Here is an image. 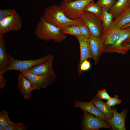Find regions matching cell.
<instances>
[{"instance_id":"cell-17","label":"cell","mask_w":130,"mask_h":130,"mask_svg":"<svg viewBox=\"0 0 130 130\" xmlns=\"http://www.w3.org/2000/svg\"><path fill=\"white\" fill-rule=\"evenodd\" d=\"M74 107L81 109L95 115L97 117L105 121L106 117L105 115L99 111L93 104L90 102H85L79 100H76L74 104Z\"/></svg>"},{"instance_id":"cell-29","label":"cell","mask_w":130,"mask_h":130,"mask_svg":"<svg viewBox=\"0 0 130 130\" xmlns=\"http://www.w3.org/2000/svg\"><path fill=\"white\" fill-rule=\"evenodd\" d=\"M16 12L13 9H0V20L13 15Z\"/></svg>"},{"instance_id":"cell-3","label":"cell","mask_w":130,"mask_h":130,"mask_svg":"<svg viewBox=\"0 0 130 130\" xmlns=\"http://www.w3.org/2000/svg\"><path fill=\"white\" fill-rule=\"evenodd\" d=\"M95 0H75L70 2L63 1L59 6L66 16L71 20L80 18L85 7Z\"/></svg>"},{"instance_id":"cell-14","label":"cell","mask_w":130,"mask_h":130,"mask_svg":"<svg viewBox=\"0 0 130 130\" xmlns=\"http://www.w3.org/2000/svg\"><path fill=\"white\" fill-rule=\"evenodd\" d=\"M127 30L124 29H113L108 30L100 37L104 46L113 45L119 39L121 35Z\"/></svg>"},{"instance_id":"cell-32","label":"cell","mask_w":130,"mask_h":130,"mask_svg":"<svg viewBox=\"0 0 130 130\" xmlns=\"http://www.w3.org/2000/svg\"><path fill=\"white\" fill-rule=\"evenodd\" d=\"M2 72H0V89H2L5 87L6 81L3 76Z\"/></svg>"},{"instance_id":"cell-5","label":"cell","mask_w":130,"mask_h":130,"mask_svg":"<svg viewBox=\"0 0 130 130\" xmlns=\"http://www.w3.org/2000/svg\"><path fill=\"white\" fill-rule=\"evenodd\" d=\"M80 18L89 30L91 35L97 37L101 36L103 27L99 17L90 12H84Z\"/></svg>"},{"instance_id":"cell-37","label":"cell","mask_w":130,"mask_h":130,"mask_svg":"<svg viewBox=\"0 0 130 130\" xmlns=\"http://www.w3.org/2000/svg\"><path fill=\"white\" fill-rule=\"evenodd\" d=\"M128 31L130 32V27H129L126 28Z\"/></svg>"},{"instance_id":"cell-1","label":"cell","mask_w":130,"mask_h":130,"mask_svg":"<svg viewBox=\"0 0 130 130\" xmlns=\"http://www.w3.org/2000/svg\"><path fill=\"white\" fill-rule=\"evenodd\" d=\"M37 38L45 41L53 40L56 42L65 41L67 37L58 28L47 22L41 15L35 30Z\"/></svg>"},{"instance_id":"cell-8","label":"cell","mask_w":130,"mask_h":130,"mask_svg":"<svg viewBox=\"0 0 130 130\" xmlns=\"http://www.w3.org/2000/svg\"><path fill=\"white\" fill-rule=\"evenodd\" d=\"M23 74L31 82L35 90H39L52 84L54 82L55 76H39L28 71Z\"/></svg>"},{"instance_id":"cell-19","label":"cell","mask_w":130,"mask_h":130,"mask_svg":"<svg viewBox=\"0 0 130 130\" xmlns=\"http://www.w3.org/2000/svg\"><path fill=\"white\" fill-rule=\"evenodd\" d=\"M97 109L103 113L107 118L112 117L113 116L111 108L106 102H104L96 96L93 98L91 100Z\"/></svg>"},{"instance_id":"cell-24","label":"cell","mask_w":130,"mask_h":130,"mask_svg":"<svg viewBox=\"0 0 130 130\" xmlns=\"http://www.w3.org/2000/svg\"><path fill=\"white\" fill-rule=\"evenodd\" d=\"M13 122L10 120L8 114L5 110L0 112V125L4 129L11 124Z\"/></svg>"},{"instance_id":"cell-25","label":"cell","mask_w":130,"mask_h":130,"mask_svg":"<svg viewBox=\"0 0 130 130\" xmlns=\"http://www.w3.org/2000/svg\"><path fill=\"white\" fill-rule=\"evenodd\" d=\"M115 1V0H100L96 3L101 8H106L109 10Z\"/></svg>"},{"instance_id":"cell-21","label":"cell","mask_w":130,"mask_h":130,"mask_svg":"<svg viewBox=\"0 0 130 130\" xmlns=\"http://www.w3.org/2000/svg\"><path fill=\"white\" fill-rule=\"evenodd\" d=\"M102 9V12L99 18L103 26V34L107 31L110 27L113 21L114 17L112 14L108 12V9L105 8Z\"/></svg>"},{"instance_id":"cell-18","label":"cell","mask_w":130,"mask_h":130,"mask_svg":"<svg viewBox=\"0 0 130 130\" xmlns=\"http://www.w3.org/2000/svg\"><path fill=\"white\" fill-rule=\"evenodd\" d=\"M130 23V6L113 20L108 30L113 29H120L123 26Z\"/></svg>"},{"instance_id":"cell-22","label":"cell","mask_w":130,"mask_h":130,"mask_svg":"<svg viewBox=\"0 0 130 130\" xmlns=\"http://www.w3.org/2000/svg\"><path fill=\"white\" fill-rule=\"evenodd\" d=\"M84 11L91 13L99 17L102 12V9L93 1L85 7Z\"/></svg>"},{"instance_id":"cell-34","label":"cell","mask_w":130,"mask_h":130,"mask_svg":"<svg viewBox=\"0 0 130 130\" xmlns=\"http://www.w3.org/2000/svg\"><path fill=\"white\" fill-rule=\"evenodd\" d=\"M127 46V47H128L130 49V43L127 44H125V45H124V46Z\"/></svg>"},{"instance_id":"cell-2","label":"cell","mask_w":130,"mask_h":130,"mask_svg":"<svg viewBox=\"0 0 130 130\" xmlns=\"http://www.w3.org/2000/svg\"><path fill=\"white\" fill-rule=\"evenodd\" d=\"M43 16L47 22L58 28L62 32L67 26L77 25L82 22L80 18L75 20L69 19L61 9L59 6L56 5L46 7Z\"/></svg>"},{"instance_id":"cell-28","label":"cell","mask_w":130,"mask_h":130,"mask_svg":"<svg viewBox=\"0 0 130 130\" xmlns=\"http://www.w3.org/2000/svg\"><path fill=\"white\" fill-rule=\"evenodd\" d=\"M91 67L90 62L87 60L84 61L80 65L79 68L78 69L79 76H81L83 71H87L90 69Z\"/></svg>"},{"instance_id":"cell-16","label":"cell","mask_w":130,"mask_h":130,"mask_svg":"<svg viewBox=\"0 0 130 130\" xmlns=\"http://www.w3.org/2000/svg\"><path fill=\"white\" fill-rule=\"evenodd\" d=\"M79 42L80 47V57L78 69L81 64L88 58L91 57L89 38L81 35L76 37Z\"/></svg>"},{"instance_id":"cell-6","label":"cell","mask_w":130,"mask_h":130,"mask_svg":"<svg viewBox=\"0 0 130 130\" xmlns=\"http://www.w3.org/2000/svg\"><path fill=\"white\" fill-rule=\"evenodd\" d=\"M83 116L81 123L82 130H98L101 128H111L105 120L92 116L89 112L82 110Z\"/></svg>"},{"instance_id":"cell-40","label":"cell","mask_w":130,"mask_h":130,"mask_svg":"<svg viewBox=\"0 0 130 130\" xmlns=\"http://www.w3.org/2000/svg\"></svg>"},{"instance_id":"cell-7","label":"cell","mask_w":130,"mask_h":130,"mask_svg":"<svg viewBox=\"0 0 130 130\" xmlns=\"http://www.w3.org/2000/svg\"><path fill=\"white\" fill-rule=\"evenodd\" d=\"M22 26L20 17L16 12L14 14L0 20V34L20 30Z\"/></svg>"},{"instance_id":"cell-9","label":"cell","mask_w":130,"mask_h":130,"mask_svg":"<svg viewBox=\"0 0 130 130\" xmlns=\"http://www.w3.org/2000/svg\"><path fill=\"white\" fill-rule=\"evenodd\" d=\"M111 108L113 116L110 118H106L105 121L113 130H126L125 123L127 110L124 109L120 113H119L115 107Z\"/></svg>"},{"instance_id":"cell-4","label":"cell","mask_w":130,"mask_h":130,"mask_svg":"<svg viewBox=\"0 0 130 130\" xmlns=\"http://www.w3.org/2000/svg\"><path fill=\"white\" fill-rule=\"evenodd\" d=\"M9 56L12 62L8 71L15 70L19 71L21 73L28 71L31 68L38 64L46 62L54 58L52 54H49L36 59L21 60L16 59L9 54Z\"/></svg>"},{"instance_id":"cell-26","label":"cell","mask_w":130,"mask_h":130,"mask_svg":"<svg viewBox=\"0 0 130 130\" xmlns=\"http://www.w3.org/2000/svg\"><path fill=\"white\" fill-rule=\"evenodd\" d=\"M26 127L25 126L23 122L18 123H12L9 126L4 129V130H26Z\"/></svg>"},{"instance_id":"cell-36","label":"cell","mask_w":130,"mask_h":130,"mask_svg":"<svg viewBox=\"0 0 130 130\" xmlns=\"http://www.w3.org/2000/svg\"><path fill=\"white\" fill-rule=\"evenodd\" d=\"M74 0H63V1L66 2H70Z\"/></svg>"},{"instance_id":"cell-12","label":"cell","mask_w":130,"mask_h":130,"mask_svg":"<svg viewBox=\"0 0 130 130\" xmlns=\"http://www.w3.org/2000/svg\"><path fill=\"white\" fill-rule=\"evenodd\" d=\"M130 37V32L127 30L126 32L121 35L115 43L113 45L106 46L104 52L109 53L116 52L122 54L126 53L130 49L125 45L122 46L121 45L124 41Z\"/></svg>"},{"instance_id":"cell-31","label":"cell","mask_w":130,"mask_h":130,"mask_svg":"<svg viewBox=\"0 0 130 130\" xmlns=\"http://www.w3.org/2000/svg\"><path fill=\"white\" fill-rule=\"evenodd\" d=\"M96 96L100 99L107 100L111 97L108 93L106 89H105L98 90Z\"/></svg>"},{"instance_id":"cell-15","label":"cell","mask_w":130,"mask_h":130,"mask_svg":"<svg viewBox=\"0 0 130 130\" xmlns=\"http://www.w3.org/2000/svg\"><path fill=\"white\" fill-rule=\"evenodd\" d=\"M18 84L19 89L25 99H30L32 91L35 90L31 82L23 74L20 73L18 76Z\"/></svg>"},{"instance_id":"cell-13","label":"cell","mask_w":130,"mask_h":130,"mask_svg":"<svg viewBox=\"0 0 130 130\" xmlns=\"http://www.w3.org/2000/svg\"><path fill=\"white\" fill-rule=\"evenodd\" d=\"M3 35L0 34V72L4 74L8 71L12 62L9 54L6 51V42Z\"/></svg>"},{"instance_id":"cell-30","label":"cell","mask_w":130,"mask_h":130,"mask_svg":"<svg viewBox=\"0 0 130 130\" xmlns=\"http://www.w3.org/2000/svg\"><path fill=\"white\" fill-rule=\"evenodd\" d=\"M121 101V100L118 98V95H115L114 97H111L107 100L106 102L110 106H114L120 104Z\"/></svg>"},{"instance_id":"cell-33","label":"cell","mask_w":130,"mask_h":130,"mask_svg":"<svg viewBox=\"0 0 130 130\" xmlns=\"http://www.w3.org/2000/svg\"><path fill=\"white\" fill-rule=\"evenodd\" d=\"M129 27H130V23L124 25L120 29H124Z\"/></svg>"},{"instance_id":"cell-20","label":"cell","mask_w":130,"mask_h":130,"mask_svg":"<svg viewBox=\"0 0 130 130\" xmlns=\"http://www.w3.org/2000/svg\"><path fill=\"white\" fill-rule=\"evenodd\" d=\"M130 6L128 0H117L108 10V12L113 14L115 18Z\"/></svg>"},{"instance_id":"cell-35","label":"cell","mask_w":130,"mask_h":130,"mask_svg":"<svg viewBox=\"0 0 130 130\" xmlns=\"http://www.w3.org/2000/svg\"><path fill=\"white\" fill-rule=\"evenodd\" d=\"M4 128L2 126L0 125V130H4Z\"/></svg>"},{"instance_id":"cell-38","label":"cell","mask_w":130,"mask_h":130,"mask_svg":"<svg viewBox=\"0 0 130 130\" xmlns=\"http://www.w3.org/2000/svg\"><path fill=\"white\" fill-rule=\"evenodd\" d=\"M128 3L129 5L130 6V0H128Z\"/></svg>"},{"instance_id":"cell-23","label":"cell","mask_w":130,"mask_h":130,"mask_svg":"<svg viewBox=\"0 0 130 130\" xmlns=\"http://www.w3.org/2000/svg\"><path fill=\"white\" fill-rule=\"evenodd\" d=\"M65 34H68L77 37L81 35L80 29L77 25H73L66 27L62 31Z\"/></svg>"},{"instance_id":"cell-10","label":"cell","mask_w":130,"mask_h":130,"mask_svg":"<svg viewBox=\"0 0 130 130\" xmlns=\"http://www.w3.org/2000/svg\"><path fill=\"white\" fill-rule=\"evenodd\" d=\"M89 40L91 57L96 64L98 61L100 55L103 52H104L105 47L100 37H97L91 34L89 38Z\"/></svg>"},{"instance_id":"cell-39","label":"cell","mask_w":130,"mask_h":130,"mask_svg":"<svg viewBox=\"0 0 130 130\" xmlns=\"http://www.w3.org/2000/svg\"></svg>"},{"instance_id":"cell-11","label":"cell","mask_w":130,"mask_h":130,"mask_svg":"<svg viewBox=\"0 0 130 130\" xmlns=\"http://www.w3.org/2000/svg\"><path fill=\"white\" fill-rule=\"evenodd\" d=\"M53 58L34 66L30 69L28 71L38 76L55 75V73L52 68V63Z\"/></svg>"},{"instance_id":"cell-27","label":"cell","mask_w":130,"mask_h":130,"mask_svg":"<svg viewBox=\"0 0 130 130\" xmlns=\"http://www.w3.org/2000/svg\"><path fill=\"white\" fill-rule=\"evenodd\" d=\"M77 25L80 29L81 35L89 38L91 35L90 31L83 21Z\"/></svg>"}]
</instances>
